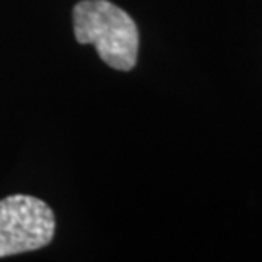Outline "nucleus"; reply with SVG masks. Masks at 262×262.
<instances>
[{"instance_id":"nucleus-2","label":"nucleus","mask_w":262,"mask_h":262,"mask_svg":"<svg viewBox=\"0 0 262 262\" xmlns=\"http://www.w3.org/2000/svg\"><path fill=\"white\" fill-rule=\"evenodd\" d=\"M55 237V214L45 201L14 194L0 199V257L46 247Z\"/></svg>"},{"instance_id":"nucleus-1","label":"nucleus","mask_w":262,"mask_h":262,"mask_svg":"<svg viewBox=\"0 0 262 262\" xmlns=\"http://www.w3.org/2000/svg\"><path fill=\"white\" fill-rule=\"evenodd\" d=\"M73 33L80 45H94L114 70L128 72L138 60L140 34L135 20L109 0H82L73 9Z\"/></svg>"}]
</instances>
